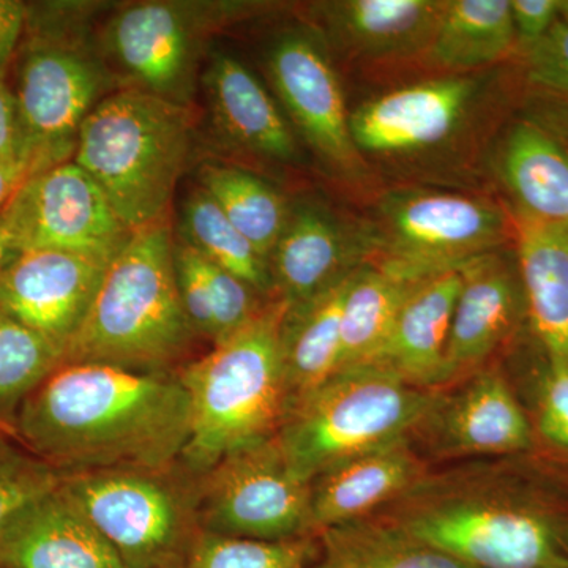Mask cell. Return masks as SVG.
<instances>
[{
	"mask_svg": "<svg viewBox=\"0 0 568 568\" xmlns=\"http://www.w3.org/2000/svg\"><path fill=\"white\" fill-rule=\"evenodd\" d=\"M517 44L523 50L537 44L559 20V0H510Z\"/></svg>",
	"mask_w": 568,
	"mask_h": 568,
	"instance_id": "cell-39",
	"label": "cell"
},
{
	"mask_svg": "<svg viewBox=\"0 0 568 568\" xmlns=\"http://www.w3.org/2000/svg\"><path fill=\"white\" fill-rule=\"evenodd\" d=\"M193 480L201 532L267 541L317 536L310 484L287 465L276 436L227 455Z\"/></svg>",
	"mask_w": 568,
	"mask_h": 568,
	"instance_id": "cell-11",
	"label": "cell"
},
{
	"mask_svg": "<svg viewBox=\"0 0 568 568\" xmlns=\"http://www.w3.org/2000/svg\"><path fill=\"white\" fill-rule=\"evenodd\" d=\"M376 265L416 283L457 271L514 237L511 215L489 201L435 190H392L377 203Z\"/></svg>",
	"mask_w": 568,
	"mask_h": 568,
	"instance_id": "cell-9",
	"label": "cell"
},
{
	"mask_svg": "<svg viewBox=\"0 0 568 568\" xmlns=\"http://www.w3.org/2000/svg\"><path fill=\"white\" fill-rule=\"evenodd\" d=\"M18 440L65 474L168 470L192 433V407L175 373L62 364L22 402Z\"/></svg>",
	"mask_w": 568,
	"mask_h": 568,
	"instance_id": "cell-1",
	"label": "cell"
},
{
	"mask_svg": "<svg viewBox=\"0 0 568 568\" xmlns=\"http://www.w3.org/2000/svg\"><path fill=\"white\" fill-rule=\"evenodd\" d=\"M317 536L293 540H252L200 532L186 555L185 568H308Z\"/></svg>",
	"mask_w": 568,
	"mask_h": 568,
	"instance_id": "cell-33",
	"label": "cell"
},
{
	"mask_svg": "<svg viewBox=\"0 0 568 568\" xmlns=\"http://www.w3.org/2000/svg\"><path fill=\"white\" fill-rule=\"evenodd\" d=\"M174 268L183 312L197 336L215 339L211 293L204 274L203 256L183 242L174 241Z\"/></svg>",
	"mask_w": 568,
	"mask_h": 568,
	"instance_id": "cell-36",
	"label": "cell"
},
{
	"mask_svg": "<svg viewBox=\"0 0 568 568\" xmlns=\"http://www.w3.org/2000/svg\"><path fill=\"white\" fill-rule=\"evenodd\" d=\"M62 488L126 568L183 566L200 536L193 476L181 465L65 474Z\"/></svg>",
	"mask_w": 568,
	"mask_h": 568,
	"instance_id": "cell-7",
	"label": "cell"
},
{
	"mask_svg": "<svg viewBox=\"0 0 568 568\" xmlns=\"http://www.w3.org/2000/svg\"><path fill=\"white\" fill-rule=\"evenodd\" d=\"M62 474L0 428V537L24 508L61 487Z\"/></svg>",
	"mask_w": 568,
	"mask_h": 568,
	"instance_id": "cell-34",
	"label": "cell"
},
{
	"mask_svg": "<svg viewBox=\"0 0 568 568\" xmlns=\"http://www.w3.org/2000/svg\"><path fill=\"white\" fill-rule=\"evenodd\" d=\"M462 274L443 272L410 287L375 361L406 383L443 390L444 364Z\"/></svg>",
	"mask_w": 568,
	"mask_h": 568,
	"instance_id": "cell-23",
	"label": "cell"
},
{
	"mask_svg": "<svg viewBox=\"0 0 568 568\" xmlns=\"http://www.w3.org/2000/svg\"><path fill=\"white\" fill-rule=\"evenodd\" d=\"M179 241L192 246L212 264L244 280L267 301H275L267 261L200 185L183 197Z\"/></svg>",
	"mask_w": 568,
	"mask_h": 568,
	"instance_id": "cell-31",
	"label": "cell"
},
{
	"mask_svg": "<svg viewBox=\"0 0 568 568\" xmlns=\"http://www.w3.org/2000/svg\"><path fill=\"white\" fill-rule=\"evenodd\" d=\"M170 219L134 231L104 271L91 310L63 364H100L175 373L196 332L183 312Z\"/></svg>",
	"mask_w": 568,
	"mask_h": 568,
	"instance_id": "cell-3",
	"label": "cell"
},
{
	"mask_svg": "<svg viewBox=\"0 0 568 568\" xmlns=\"http://www.w3.org/2000/svg\"><path fill=\"white\" fill-rule=\"evenodd\" d=\"M497 170L514 212L568 227V149L540 123L519 121L504 138Z\"/></svg>",
	"mask_w": 568,
	"mask_h": 568,
	"instance_id": "cell-25",
	"label": "cell"
},
{
	"mask_svg": "<svg viewBox=\"0 0 568 568\" xmlns=\"http://www.w3.org/2000/svg\"><path fill=\"white\" fill-rule=\"evenodd\" d=\"M28 44L13 91L22 126L33 151L52 164L67 162L82 122L121 85L99 40L74 21Z\"/></svg>",
	"mask_w": 568,
	"mask_h": 568,
	"instance_id": "cell-10",
	"label": "cell"
},
{
	"mask_svg": "<svg viewBox=\"0 0 568 568\" xmlns=\"http://www.w3.org/2000/svg\"><path fill=\"white\" fill-rule=\"evenodd\" d=\"M108 265L54 250H24L0 275V310L65 353Z\"/></svg>",
	"mask_w": 568,
	"mask_h": 568,
	"instance_id": "cell-15",
	"label": "cell"
},
{
	"mask_svg": "<svg viewBox=\"0 0 568 568\" xmlns=\"http://www.w3.org/2000/svg\"><path fill=\"white\" fill-rule=\"evenodd\" d=\"M538 433L552 446L568 450V368L548 365L538 395Z\"/></svg>",
	"mask_w": 568,
	"mask_h": 568,
	"instance_id": "cell-38",
	"label": "cell"
},
{
	"mask_svg": "<svg viewBox=\"0 0 568 568\" xmlns=\"http://www.w3.org/2000/svg\"><path fill=\"white\" fill-rule=\"evenodd\" d=\"M530 84L568 97V26L556 22L544 40L525 50Z\"/></svg>",
	"mask_w": 568,
	"mask_h": 568,
	"instance_id": "cell-37",
	"label": "cell"
},
{
	"mask_svg": "<svg viewBox=\"0 0 568 568\" xmlns=\"http://www.w3.org/2000/svg\"><path fill=\"white\" fill-rule=\"evenodd\" d=\"M21 194L24 250H54L110 265L132 237L103 190L73 160L33 175Z\"/></svg>",
	"mask_w": 568,
	"mask_h": 568,
	"instance_id": "cell-13",
	"label": "cell"
},
{
	"mask_svg": "<svg viewBox=\"0 0 568 568\" xmlns=\"http://www.w3.org/2000/svg\"><path fill=\"white\" fill-rule=\"evenodd\" d=\"M375 517L469 568H568L562 521L489 477L426 476Z\"/></svg>",
	"mask_w": 568,
	"mask_h": 568,
	"instance_id": "cell-2",
	"label": "cell"
},
{
	"mask_svg": "<svg viewBox=\"0 0 568 568\" xmlns=\"http://www.w3.org/2000/svg\"><path fill=\"white\" fill-rule=\"evenodd\" d=\"M353 275L305 304L286 305L282 328L286 413L338 369L343 306Z\"/></svg>",
	"mask_w": 568,
	"mask_h": 568,
	"instance_id": "cell-26",
	"label": "cell"
},
{
	"mask_svg": "<svg viewBox=\"0 0 568 568\" xmlns=\"http://www.w3.org/2000/svg\"><path fill=\"white\" fill-rule=\"evenodd\" d=\"M416 283L396 278L373 263L354 272L343 306L338 369L375 361Z\"/></svg>",
	"mask_w": 568,
	"mask_h": 568,
	"instance_id": "cell-30",
	"label": "cell"
},
{
	"mask_svg": "<svg viewBox=\"0 0 568 568\" xmlns=\"http://www.w3.org/2000/svg\"><path fill=\"white\" fill-rule=\"evenodd\" d=\"M168 568H185V566H175V567H168Z\"/></svg>",
	"mask_w": 568,
	"mask_h": 568,
	"instance_id": "cell-46",
	"label": "cell"
},
{
	"mask_svg": "<svg viewBox=\"0 0 568 568\" xmlns=\"http://www.w3.org/2000/svg\"><path fill=\"white\" fill-rule=\"evenodd\" d=\"M28 7L17 0H0V77H3L11 55L14 54L24 24Z\"/></svg>",
	"mask_w": 568,
	"mask_h": 568,
	"instance_id": "cell-43",
	"label": "cell"
},
{
	"mask_svg": "<svg viewBox=\"0 0 568 568\" xmlns=\"http://www.w3.org/2000/svg\"><path fill=\"white\" fill-rule=\"evenodd\" d=\"M422 435L439 457H496L528 450L530 422L508 386L493 368L466 377L439 402L422 426Z\"/></svg>",
	"mask_w": 568,
	"mask_h": 568,
	"instance_id": "cell-17",
	"label": "cell"
},
{
	"mask_svg": "<svg viewBox=\"0 0 568 568\" xmlns=\"http://www.w3.org/2000/svg\"><path fill=\"white\" fill-rule=\"evenodd\" d=\"M0 568H126L61 487L24 508L0 537Z\"/></svg>",
	"mask_w": 568,
	"mask_h": 568,
	"instance_id": "cell-21",
	"label": "cell"
},
{
	"mask_svg": "<svg viewBox=\"0 0 568 568\" xmlns=\"http://www.w3.org/2000/svg\"><path fill=\"white\" fill-rule=\"evenodd\" d=\"M212 123L239 151L272 162L293 163L298 142L293 125L272 93L244 62L213 52L203 78Z\"/></svg>",
	"mask_w": 568,
	"mask_h": 568,
	"instance_id": "cell-20",
	"label": "cell"
},
{
	"mask_svg": "<svg viewBox=\"0 0 568 568\" xmlns=\"http://www.w3.org/2000/svg\"><path fill=\"white\" fill-rule=\"evenodd\" d=\"M440 0H335L313 6L325 43L358 58L426 54L443 17Z\"/></svg>",
	"mask_w": 568,
	"mask_h": 568,
	"instance_id": "cell-22",
	"label": "cell"
},
{
	"mask_svg": "<svg viewBox=\"0 0 568 568\" xmlns=\"http://www.w3.org/2000/svg\"><path fill=\"white\" fill-rule=\"evenodd\" d=\"M458 271L462 287L448 335L444 387L480 372L526 316L517 261L497 250L463 264Z\"/></svg>",
	"mask_w": 568,
	"mask_h": 568,
	"instance_id": "cell-16",
	"label": "cell"
},
{
	"mask_svg": "<svg viewBox=\"0 0 568 568\" xmlns=\"http://www.w3.org/2000/svg\"><path fill=\"white\" fill-rule=\"evenodd\" d=\"M440 394L379 362L347 366L287 410L276 440L295 476L310 484L343 459L417 436Z\"/></svg>",
	"mask_w": 568,
	"mask_h": 568,
	"instance_id": "cell-6",
	"label": "cell"
},
{
	"mask_svg": "<svg viewBox=\"0 0 568 568\" xmlns=\"http://www.w3.org/2000/svg\"><path fill=\"white\" fill-rule=\"evenodd\" d=\"M308 568H469L379 517L317 534Z\"/></svg>",
	"mask_w": 568,
	"mask_h": 568,
	"instance_id": "cell-27",
	"label": "cell"
},
{
	"mask_svg": "<svg viewBox=\"0 0 568 568\" xmlns=\"http://www.w3.org/2000/svg\"><path fill=\"white\" fill-rule=\"evenodd\" d=\"M426 476L410 439L343 459L310 481L313 530L321 534L375 517Z\"/></svg>",
	"mask_w": 568,
	"mask_h": 568,
	"instance_id": "cell-19",
	"label": "cell"
},
{
	"mask_svg": "<svg viewBox=\"0 0 568 568\" xmlns=\"http://www.w3.org/2000/svg\"><path fill=\"white\" fill-rule=\"evenodd\" d=\"M200 186L268 263L290 219L284 194L260 175L233 164L205 163Z\"/></svg>",
	"mask_w": 568,
	"mask_h": 568,
	"instance_id": "cell-29",
	"label": "cell"
},
{
	"mask_svg": "<svg viewBox=\"0 0 568 568\" xmlns=\"http://www.w3.org/2000/svg\"><path fill=\"white\" fill-rule=\"evenodd\" d=\"M54 164L40 156H18V159L0 160V213L9 207L13 197L21 192L33 175L48 170Z\"/></svg>",
	"mask_w": 568,
	"mask_h": 568,
	"instance_id": "cell-42",
	"label": "cell"
},
{
	"mask_svg": "<svg viewBox=\"0 0 568 568\" xmlns=\"http://www.w3.org/2000/svg\"><path fill=\"white\" fill-rule=\"evenodd\" d=\"M18 156L43 159L33 151L31 142L26 136L14 93L7 85L6 78L0 77V160L18 159Z\"/></svg>",
	"mask_w": 568,
	"mask_h": 568,
	"instance_id": "cell-40",
	"label": "cell"
},
{
	"mask_svg": "<svg viewBox=\"0 0 568 568\" xmlns=\"http://www.w3.org/2000/svg\"><path fill=\"white\" fill-rule=\"evenodd\" d=\"M62 364L61 347L0 310V424L14 436L22 402Z\"/></svg>",
	"mask_w": 568,
	"mask_h": 568,
	"instance_id": "cell-32",
	"label": "cell"
},
{
	"mask_svg": "<svg viewBox=\"0 0 568 568\" xmlns=\"http://www.w3.org/2000/svg\"><path fill=\"white\" fill-rule=\"evenodd\" d=\"M476 81L446 77L377 97L351 114L358 152L403 153L440 144L458 129L476 97Z\"/></svg>",
	"mask_w": 568,
	"mask_h": 568,
	"instance_id": "cell-18",
	"label": "cell"
},
{
	"mask_svg": "<svg viewBox=\"0 0 568 568\" xmlns=\"http://www.w3.org/2000/svg\"><path fill=\"white\" fill-rule=\"evenodd\" d=\"M284 313L283 301L268 302L252 323L179 369L192 407V433L179 465L190 476L278 435L286 416Z\"/></svg>",
	"mask_w": 568,
	"mask_h": 568,
	"instance_id": "cell-4",
	"label": "cell"
},
{
	"mask_svg": "<svg viewBox=\"0 0 568 568\" xmlns=\"http://www.w3.org/2000/svg\"><path fill=\"white\" fill-rule=\"evenodd\" d=\"M265 67L294 132L332 170L355 173L361 152L323 36L313 28L284 29L268 47Z\"/></svg>",
	"mask_w": 568,
	"mask_h": 568,
	"instance_id": "cell-12",
	"label": "cell"
},
{
	"mask_svg": "<svg viewBox=\"0 0 568 568\" xmlns=\"http://www.w3.org/2000/svg\"><path fill=\"white\" fill-rule=\"evenodd\" d=\"M24 203L20 192L9 207L0 213V275L24 252Z\"/></svg>",
	"mask_w": 568,
	"mask_h": 568,
	"instance_id": "cell-41",
	"label": "cell"
},
{
	"mask_svg": "<svg viewBox=\"0 0 568 568\" xmlns=\"http://www.w3.org/2000/svg\"><path fill=\"white\" fill-rule=\"evenodd\" d=\"M204 261V274L211 293L213 316H215V339L213 345L230 338L235 332L252 323L268 304L267 298L256 293L248 283L231 272L224 271L211 261Z\"/></svg>",
	"mask_w": 568,
	"mask_h": 568,
	"instance_id": "cell-35",
	"label": "cell"
},
{
	"mask_svg": "<svg viewBox=\"0 0 568 568\" xmlns=\"http://www.w3.org/2000/svg\"><path fill=\"white\" fill-rule=\"evenodd\" d=\"M526 316L548 365L568 368V227L511 212Z\"/></svg>",
	"mask_w": 568,
	"mask_h": 568,
	"instance_id": "cell-24",
	"label": "cell"
},
{
	"mask_svg": "<svg viewBox=\"0 0 568 568\" xmlns=\"http://www.w3.org/2000/svg\"><path fill=\"white\" fill-rule=\"evenodd\" d=\"M375 256L372 227L343 222L317 201L291 204L282 237L268 257L274 295L287 306L312 301Z\"/></svg>",
	"mask_w": 568,
	"mask_h": 568,
	"instance_id": "cell-14",
	"label": "cell"
},
{
	"mask_svg": "<svg viewBox=\"0 0 568 568\" xmlns=\"http://www.w3.org/2000/svg\"><path fill=\"white\" fill-rule=\"evenodd\" d=\"M559 21L568 26V0H559Z\"/></svg>",
	"mask_w": 568,
	"mask_h": 568,
	"instance_id": "cell-44",
	"label": "cell"
},
{
	"mask_svg": "<svg viewBox=\"0 0 568 568\" xmlns=\"http://www.w3.org/2000/svg\"><path fill=\"white\" fill-rule=\"evenodd\" d=\"M192 144L190 108L121 88L82 122L71 160L134 233L170 219Z\"/></svg>",
	"mask_w": 568,
	"mask_h": 568,
	"instance_id": "cell-5",
	"label": "cell"
},
{
	"mask_svg": "<svg viewBox=\"0 0 568 568\" xmlns=\"http://www.w3.org/2000/svg\"><path fill=\"white\" fill-rule=\"evenodd\" d=\"M0 428L6 429V432H7V433H10V435H11V436L17 437V436H14V435H13V433H11V432H10V429H9V428H7V426H6V425L0 424Z\"/></svg>",
	"mask_w": 568,
	"mask_h": 568,
	"instance_id": "cell-45",
	"label": "cell"
},
{
	"mask_svg": "<svg viewBox=\"0 0 568 568\" xmlns=\"http://www.w3.org/2000/svg\"><path fill=\"white\" fill-rule=\"evenodd\" d=\"M515 47L510 0H448L426 54L444 69L473 70L503 61Z\"/></svg>",
	"mask_w": 568,
	"mask_h": 568,
	"instance_id": "cell-28",
	"label": "cell"
},
{
	"mask_svg": "<svg viewBox=\"0 0 568 568\" xmlns=\"http://www.w3.org/2000/svg\"><path fill=\"white\" fill-rule=\"evenodd\" d=\"M265 9L254 2L126 3L104 22L99 43L121 88L190 108L207 37Z\"/></svg>",
	"mask_w": 568,
	"mask_h": 568,
	"instance_id": "cell-8",
	"label": "cell"
}]
</instances>
